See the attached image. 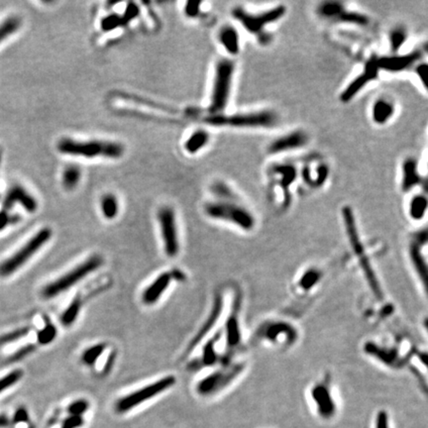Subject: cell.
<instances>
[{"instance_id": "1", "label": "cell", "mask_w": 428, "mask_h": 428, "mask_svg": "<svg viewBox=\"0 0 428 428\" xmlns=\"http://www.w3.org/2000/svg\"><path fill=\"white\" fill-rule=\"evenodd\" d=\"M342 221L352 257L366 283L368 289L377 301H385L386 294L383 285L374 267L370 251L366 246L365 242L363 241V238L358 228L355 213L351 206L346 205L342 208Z\"/></svg>"}, {"instance_id": "2", "label": "cell", "mask_w": 428, "mask_h": 428, "mask_svg": "<svg viewBox=\"0 0 428 428\" xmlns=\"http://www.w3.org/2000/svg\"><path fill=\"white\" fill-rule=\"evenodd\" d=\"M299 339V328L292 320L283 316H272L261 320L251 335V341L256 346L279 352L290 350Z\"/></svg>"}, {"instance_id": "3", "label": "cell", "mask_w": 428, "mask_h": 428, "mask_svg": "<svg viewBox=\"0 0 428 428\" xmlns=\"http://www.w3.org/2000/svg\"><path fill=\"white\" fill-rule=\"evenodd\" d=\"M418 348L406 339H368L362 345L363 354L374 363L391 371H402L409 367Z\"/></svg>"}, {"instance_id": "4", "label": "cell", "mask_w": 428, "mask_h": 428, "mask_svg": "<svg viewBox=\"0 0 428 428\" xmlns=\"http://www.w3.org/2000/svg\"><path fill=\"white\" fill-rule=\"evenodd\" d=\"M207 217L232 225L244 233H251L257 227V218L253 211L235 199H217L203 206Z\"/></svg>"}, {"instance_id": "5", "label": "cell", "mask_w": 428, "mask_h": 428, "mask_svg": "<svg viewBox=\"0 0 428 428\" xmlns=\"http://www.w3.org/2000/svg\"><path fill=\"white\" fill-rule=\"evenodd\" d=\"M248 367V360L242 356L220 364L196 384V393L204 398L215 396L236 383L247 372Z\"/></svg>"}, {"instance_id": "6", "label": "cell", "mask_w": 428, "mask_h": 428, "mask_svg": "<svg viewBox=\"0 0 428 428\" xmlns=\"http://www.w3.org/2000/svg\"><path fill=\"white\" fill-rule=\"evenodd\" d=\"M232 17L239 22L242 27L252 35H255L262 45L270 42V35L267 28L281 21L285 17L286 7L278 5L260 12H250L241 6L232 9Z\"/></svg>"}, {"instance_id": "7", "label": "cell", "mask_w": 428, "mask_h": 428, "mask_svg": "<svg viewBox=\"0 0 428 428\" xmlns=\"http://www.w3.org/2000/svg\"><path fill=\"white\" fill-rule=\"evenodd\" d=\"M242 305L243 294L237 290L231 301V309L224 322L222 337L224 340V357L222 363L229 362L241 356L244 348L242 331Z\"/></svg>"}, {"instance_id": "8", "label": "cell", "mask_w": 428, "mask_h": 428, "mask_svg": "<svg viewBox=\"0 0 428 428\" xmlns=\"http://www.w3.org/2000/svg\"><path fill=\"white\" fill-rule=\"evenodd\" d=\"M428 235L427 227L411 234L407 244V260L422 293L428 295Z\"/></svg>"}, {"instance_id": "9", "label": "cell", "mask_w": 428, "mask_h": 428, "mask_svg": "<svg viewBox=\"0 0 428 428\" xmlns=\"http://www.w3.org/2000/svg\"><path fill=\"white\" fill-rule=\"evenodd\" d=\"M279 121L278 114L272 110L238 112L234 114H211L205 122L214 126H229L233 128L256 129L272 128Z\"/></svg>"}, {"instance_id": "10", "label": "cell", "mask_w": 428, "mask_h": 428, "mask_svg": "<svg viewBox=\"0 0 428 428\" xmlns=\"http://www.w3.org/2000/svg\"><path fill=\"white\" fill-rule=\"evenodd\" d=\"M57 147L59 152L62 154L84 157L88 159L97 157L118 159L124 154V147L121 144L111 141H78L70 138H65L58 143Z\"/></svg>"}, {"instance_id": "11", "label": "cell", "mask_w": 428, "mask_h": 428, "mask_svg": "<svg viewBox=\"0 0 428 428\" xmlns=\"http://www.w3.org/2000/svg\"><path fill=\"white\" fill-rule=\"evenodd\" d=\"M102 264L103 259L99 255H92L88 257L66 274L45 285V287L42 289L43 297L46 299H52L61 295L97 271L102 266Z\"/></svg>"}, {"instance_id": "12", "label": "cell", "mask_w": 428, "mask_h": 428, "mask_svg": "<svg viewBox=\"0 0 428 428\" xmlns=\"http://www.w3.org/2000/svg\"><path fill=\"white\" fill-rule=\"evenodd\" d=\"M235 69V63L232 60L222 59L217 62L209 105L211 114H222L226 109L230 98Z\"/></svg>"}, {"instance_id": "13", "label": "cell", "mask_w": 428, "mask_h": 428, "mask_svg": "<svg viewBox=\"0 0 428 428\" xmlns=\"http://www.w3.org/2000/svg\"><path fill=\"white\" fill-rule=\"evenodd\" d=\"M308 398L316 416L322 421L333 420L338 413V404L329 375L316 380L308 389Z\"/></svg>"}, {"instance_id": "14", "label": "cell", "mask_w": 428, "mask_h": 428, "mask_svg": "<svg viewBox=\"0 0 428 428\" xmlns=\"http://www.w3.org/2000/svg\"><path fill=\"white\" fill-rule=\"evenodd\" d=\"M52 238L50 228H42L33 235L17 252L0 264V276L5 278L16 273Z\"/></svg>"}, {"instance_id": "15", "label": "cell", "mask_w": 428, "mask_h": 428, "mask_svg": "<svg viewBox=\"0 0 428 428\" xmlns=\"http://www.w3.org/2000/svg\"><path fill=\"white\" fill-rule=\"evenodd\" d=\"M173 385H175V378L173 376H166L161 378L156 382L119 399L115 404V412L121 415L126 414L139 407L143 403L168 391Z\"/></svg>"}, {"instance_id": "16", "label": "cell", "mask_w": 428, "mask_h": 428, "mask_svg": "<svg viewBox=\"0 0 428 428\" xmlns=\"http://www.w3.org/2000/svg\"><path fill=\"white\" fill-rule=\"evenodd\" d=\"M298 175V171L294 165L289 163H277L268 170L269 181L273 188L280 194L279 209L285 211L291 204V186Z\"/></svg>"}, {"instance_id": "17", "label": "cell", "mask_w": 428, "mask_h": 428, "mask_svg": "<svg viewBox=\"0 0 428 428\" xmlns=\"http://www.w3.org/2000/svg\"><path fill=\"white\" fill-rule=\"evenodd\" d=\"M319 18L333 23L367 27L371 20L368 15L359 11L348 10L343 3L338 1H325L316 7Z\"/></svg>"}, {"instance_id": "18", "label": "cell", "mask_w": 428, "mask_h": 428, "mask_svg": "<svg viewBox=\"0 0 428 428\" xmlns=\"http://www.w3.org/2000/svg\"><path fill=\"white\" fill-rule=\"evenodd\" d=\"M158 221L165 254L174 258L179 253V239L174 211L170 206L162 207L158 212Z\"/></svg>"}, {"instance_id": "19", "label": "cell", "mask_w": 428, "mask_h": 428, "mask_svg": "<svg viewBox=\"0 0 428 428\" xmlns=\"http://www.w3.org/2000/svg\"><path fill=\"white\" fill-rule=\"evenodd\" d=\"M327 271L322 266H308L302 269L292 280V294L299 298L308 297L325 282Z\"/></svg>"}, {"instance_id": "20", "label": "cell", "mask_w": 428, "mask_h": 428, "mask_svg": "<svg viewBox=\"0 0 428 428\" xmlns=\"http://www.w3.org/2000/svg\"><path fill=\"white\" fill-rule=\"evenodd\" d=\"M381 71L377 63V56H372L365 64L362 73L357 76L340 93V100L348 103L353 100L367 86L378 80Z\"/></svg>"}, {"instance_id": "21", "label": "cell", "mask_w": 428, "mask_h": 428, "mask_svg": "<svg viewBox=\"0 0 428 428\" xmlns=\"http://www.w3.org/2000/svg\"><path fill=\"white\" fill-rule=\"evenodd\" d=\"M422 59V52L414 51L405 55L392 54L390 56L377 57V63L380 71L397 74L410 70L419 64Z\"/></svg>"}, {"instance_id": "22", "label": "cell", "mask_w": 428, "mask_h": 428, "mask_svg": "<svg viewBox=\"0 0 428 428\" xmlns=\"http://www.w3.org/2000/svg\"><path fill=\"white\" fill-rule=\"evenodd\" d=\"M303 183L311 189L322 187L329 176L328 165L318 159H311L303 164L300 171Z\"/></svg>"}, {"instance_id": "23", "label": "cell", "mask_w": 428, "mask_h": 428, "mask_svg": "<svg viewBox=\"0 0 428 428\" xmlns=\"http://www.w3.org/2000/svg\"><path fill=\"white\" fill-rule=\"evenodd\" d=\"M309 137L303 130H293L277 137L268 145L267 152L270 155H281L305 147Z\"/></svg>"}, {"instance_id": "24", "label": "cell", "mask_w": 428, "mask_h": 428, "mask_svg": "<svg viewBox=\"0 0 428 428\" xmlns=\"http://www.w3.org/2000/svg\"><path fill=\"white\" fill-rule=\"evenodd\" d=\"M223 309H224V298L223 295L218 293L215 295L211 309L208 313L207 318L205 319V321L202 323L201 327L199 328V330L196 332V334L194 335V337L191 339L188 347H187V353L193 351L195 349V347L201 343L203 341V339L211 332V330L216 326V324L218 323L222 313H223Z\"/></svg>"}, {"instance_id": "25", "label": "cell", "mask_w": 428, "mask_h": 428, "mask_svg": "<svg viewBox=\"0 0 428 428\" xmlns=\"http://www.w3.org/2000/svg\"><path fill=\"white\" fill-rule=\"evenodd\" d=\"M15 204H21L26 211L32 213L38 208V202L35 197L20 184H15L10 187L3 201V206L7 210L13 208Z\"/></svg>"}, {"instance_id": "26", "label": "cell", "mask_w": 428, "mask_h": 428, "mask_svg": "<svg viewBox=\"0 0 428 428\" xmlns=\"http://www.w3.org/2000/svg\"><path fill=\"white\" fill-rule=\"evenodd\" d=\"M424 179L420 171L419 161L415 157L407 158L402 165L401 189L403 192H410L417 186L422 185Z\"/></svg>"}, {"instance_id": "27", "label": "cell", "mask_w": 428, "mask_h": 428, "mask_svg": "<svg viewBox=\"0 0 428 428\" xmlns=\"http://www.w3.org/2000/svg\"><path fill=\"white\" fill-rule=\"evenodd\" d=\"M172 281L171 273L164 272L160 274L142 292V302L146 305H154L163 296Z\"/></svg>"}, {"instance_id": "28", "label": "cell", "mask_w": 428, "mask_h": 428, "mask_svg": "<svg viewBox=\"0 0 428 428\" xmlns=\"http://www.w3.org/2000/svg\"><path fill=\"white\" fill-rule=\"evenodd\" d=\"M397 107L394 101L388 97H379L372 104L371 118L372 121L379 126L388 124L396 115Z\"/></svg>"}, {"instance_id": "29", "label": "cell", "mask_w": 428, "mask_h": 428, "mask_svg": "<svg viewBox=\"0 0 428 428\" xmlns=\"http://www.w3.org/2000/svg\"><path fill=\"white\" fill-rule=\"evenodd\" d=\"M218 40L229 55L236 56L239 54L241 49L240 36L234 26L229 24L222 26L218 33Z\"/></svg>"}, {"instance_id": "30", "label": "cell", "mask_w": 428, "mask_h": 428, "mask_svg": "<svg viewBox=\"0 0 428 428\" xmlns=\"http://www.w3.org/2000/svg\"><path fill=\"white\" fill-rule=\"evenodd\" d=\"M222 337V333H216L214 337L206 341L205 345L202 349L201 359H200V366L201 367H214L216 365H220L223 356L218 354L216 350V344Z\"/></svg>"}, {"instance_id": "31", "label": "cell", "mask_w": 428, "mask_h": 428, "mask_svg": "<svg viewBox=\"0 0 428 428\" xmlns=\"http://www.w3.org/2000/svg\"><path fill=\"white\" fill-rule=\"evenodd\" d=\"M428 197L424 193L413 195L408 204V215L414 222H422L428 212Z\"/></svg>"}, {"instance_id": "32", "label": "cell", "mask_w": 428, "mask_h": 428, "mask_svg": "<svg viewBox=\"0 0 428 428\" xmlns=\"http://www.w3.org/2000/svg\"><path fill=\"white\" fill-rule=\"evenodd\" d=\"M82 306H83V299H82V296L79 294L72 300V302L62 313L60 317V321L62 325L65 327L72 326L78 319Z\"/></svg>"}, {"instance_id": "33", "label": "cell", "mask_w": 428, "mask_h": 428, "mask_svg": "<svg viewBox=\"0 0 428 428\" xmlns=\"http://www.w3.org/2000/svg\"><path fill=\"white\" fill-rule=\"evenodd\" d=\"M209 142V133L204 129L194 131L185 141L184 148L189 154H196Z\"/></svg>"}, {"instance_id": "34", "label": "cell", "mask_w": 428, "mask_h": 428, "mask_svg": "<svg viewBox=\"0 0 428 428\" xmlns=\"http://www.w3.org/2000/svg\"><path fill=\"white\" fill-rule=\"evenodd\" d=\"M409 37L407 29L403 26L395 27L389 34V43L392 54H399Z\"/></svg>"}, {"instance_id": "35", "label": "cell", "mask_w": 428, "mask_h": 428, "mask_svg": "<svg viewBox=\"0 0 428 428\" xmlns=\"http://www.w3.org/2000/svg\"><path fill=\"white\" fill-rule=\"evenodd\" d=\"M100 210L106 219H114L119 212V203L116 196L111 193L103 195L100 199Z\"/></svg>"}, {"instance_id": "36", "label": "cell", "mask_w": 428, "mask_h": 428, "mask_svg": "<svg viewBox=\"0 0 428 428\" xmlns=\"http://www.w3.org/2000/svg\"><path fill=\"white\" fill-rule=\"evenodd\" d=\"M81 177H82V171L78 166H75V165L68 166L64 170L62 174L63 185L67 189H73L79 184Z\"/></svg>"}, {"instance_id": "37", "label": "cell", "mask_w": 428, "mask_h": 428, "mask_svg": "<svg viewBox=\"0 0 428 428\" xmlns=\"http://www.w3.org/2000/svg\"><path fill=\"white\" fill-rule=\"evenodd\" d=\"M106 343H98L86 349L82 354V362L86 366H93L106 349Z\"/></svg>"}, {"instance_id": "38", "label": "cell", "mask_w": 428, "mask_h": 428, "mask_svg": "<svg viewBox=\"0 0 428 428\" xmlns=\"http://www.w3.org/2000/svg\"><path fill=\"white\" fill-rule=\"evenodd\" d=\"M21 27V19L17 16H12L4 20L0 24V43L6 38L16 33Z\"/></svg>"}, {"instance_id": "39", "label": "cell", "mask_w": 428, "mask_h": 428, "mask_svg": "<svg viewBox=\"0 0 428 428\" xmlns=\"http://www.w3.org/2000/svg\"><path fill=\"white\" fill-rule=\"evenodd\" d=\"M58 336V329L52 323H47L37 334V341L39 344L45 346L51 344Z\"/></svg>"}, {"instance_id": "40", "label": "cell", "mask_w": 428, "mask_h": 428, "mask_svg": "<svg viewBox=\"0 0 428 428\" xmlns=\"http://www.w3.org/2000/svg\"><path fill=\"white\" fill-rule=\"evenodd\" d=\"M23 377V372L21 370H13L7 375L0 378V394L8 390L9 388L16 385Z\"/></svg>"}, {"instance_id": "41", "label": "cell", "mask_w": 428, "mask_h": 428, "mask_svg": "<svg viewBox=\"0 0 428 428\" xmlns=\"http://www.w3.org/2000/svg\"><path fill=\"white\" fill-rule=\"evenodd\" d=\"M127 23L128 22L125 19L124 16H119V15H116V14H112V15H109V16L105 17L104 19H102V21H101V28L103 30H105V31H108V30L115 29V28H117L119 26L126 25Z\"/></svg>"}, {"instance_id": "42", "label": "cell", "mask_w": 428, "mask_h": 428, "mask_svg": "<svg viewBox=\"0 0 428 428\" xmlns=\"http://www.w3.org/2000/svg\"><path fill=\"white\" fill-rule=\"evenodd\" d=\"M29 333V328L28 327H23V328H19L16 330H13L3 336L0 337V345H4V344H9V343H13L17 340H20L22 338H24L25 336H27Z\"/></svg>"}, {"instance_id": "43", "label": "cell", "mask_w": 428, "mask_h": 428, "mask_svg": "<svg viewBox=\"0 0 428 428\" xmlns=\"http://www.w3.org/2000/svg\"><path fill=\"white\" fill-rule=\"evenodd\" d=\"M88 409H89V403L84 399H81L73 402L69 406L68 412L71 416L82 417L86 411H88Z\"/></svg>"}, {"instance_id": "44", "label": "cell", "mask_w": 428, "mask_h": 428, "mask_svg": "<svg viewBox=\"0 0 428 428\" xmlns=\"http://www.w3.org/2000/svg\"><path fill=\"white\" fill-rule=\"evenodd\" d=\"M374 428H392L390 414L386 410H380L375 416Z\"/></svg>"}, {"instance_id": "45", "label": "cell", "mask_w": 428, "mask_h": 428, "mask_svg": "<svg viewBox=\"0 0 428 428\" xmlns=\"http://www.w3.org/2000/svg\"><path fill=\"white\" fill-rule=\"evenodd\" d=\"M415 73L419 79V81L422 83L425 89H428V65L426 62H420L417 64Z\"/></svg>"}, {"instance_id": "46", "label": "cell", "mask_w": 428, "mask_h": 428, "mask_svg": "<svg viewBox=\"0 0 428 428\" xmlns=\"http://www.w3.org/2000/svg\"><path fill=\"white\" fill-rule=\"evenodd\" d=\"M200 5L201 2L199 1H189L186 3L184 8V13L187 15V17L194 18L197 17L200 13Z\"/></svg>"}, {"instance_id": "47", "label": "cell", "mask_w": 428, "mask_h": 428, "mask_svg": "<svg viewBox=\"0 0 428 428\" xmlns=\"http://www.w3.org/2000/svg\"><path fill=\"white\" fill-rule=\"evenodd\" d=\"M34 349H35V347L33 345H27L25 347L20 348L18 351H16L11 356V361H19V360L23 359L24 357H26L29 354H31L34 351Z\"/></svg>"}, {"instance_id": "48", "label": "cell", "mask_w": 428, "mask_h": 428, "mask_svg": "<svg viewBox=\"0 0 428 428\" xmlns=\"http://www.w3.org/2000/svg\"><path fill=\"white\" fill-rule=\"evenodd\" d=\"M84 419L83 417H78V416H71L69 417L65 423H64V427L68 428H81L84 425Z\"/></svg>"}, {"instance_id": "49", "label": "cell", "mask_w": 428, "mask_h": 428, "mask_svg": "<svg viewBox=\"0 0 428 428\" xmlns=\"http://www.w3.org/2000/svg\"><path fill=\"white\" fill-rule=\"evenodd\" d=\"M29 417H28V413L24 408H20L16 411L14 417H13V422L15 424H22V423H26L28 421Z\"/></svg>"}, {"instance_id": "50", "label": "cell", "mask_w": 428, "mask_h": 428, "mask_svg": "<svg viewBox=\"0 0 428 428\" xmlns=\"http://www.w3.org/2000/svg\"><path fill=\"white\" fill-rule=\"evenodd\" d=\"M12 222V217L6 212H0V231Z\"/></svg>"}, {"instance_id": "51", "label": "cell", "mask_w": 428, "mask_h": 428, "mask_svg": "<svg viewBox=\"0 0 428 428\" xmlns=\"http://www.w3.org/2000/svg\"><path fill=\"white\" fill-rule=\"evenodd\" d=\"M114 360H115V354L112 353V354L109 355V357H108V359H107V361L105 363V366H104V368L102 370V373L108 374L112 370V367H113V364H114Z\"/></svg>"}, {"instance_id": "52", "label": "cell", "mask_w": 428, "mask_h": 428, "mask_svg": "<svg viewBox=\"0 0 428 428\" xmlns=\"http://www.w3.org/2000/svg\"><path fill=\"white\" fill-rule=\"evenodd\" d=\"M9 425V420L6 416L1 415L0 416V428H6Z\"/></svg>"}, {"instance_id": "53", "label": "cell", "mask_w": 428, "mask_h": 428, "mask_svg": "<svg viewBox=\"0 0 428 428\" xmlns=\"http://www.w3.org/2000/svg\"><path fill=\"white\" fill-rule=\"evenodd\" d=\"M1 159H2V152L0 151V164H1Z\"/></svg>"}, {"instance_id": "54", "label": "cell", "mask_w": 428, "mask_h": 428, "mask_svg": "<svg viewBox=\"0 0 428 428\" xmlns=\"http://www.w3.org/2000/svg\"><path fill=\"white\" fill-rule=\"evenodd\" d=\"M66 428V427H63V428Z\"/></svg>"}]
</instances>
